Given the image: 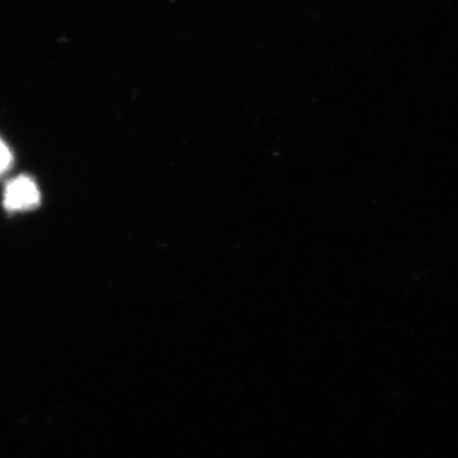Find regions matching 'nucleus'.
<instances>
[{
    "mask_svg": "<svg viewBox=\"0 0 458 458\" xmlns=\"http://www.w3.org/2000/svg\"><path fill=\"white\" fill-rule=\"evenodd\" d=\"M40 204V189L32 177L21 174L5 185L3 205L8 213L31 212Z\"/></svg>",
    "mask_w": 458,
    "mask_h": 458,
    "instance_id": "f257e3e1",
    "label": "nucleus"
},
{
    "mask_svg": "<svg viewBox=\"0 0 458 458\" xmlns=\"http://www.w3.org/2000/svg\"><path fill=\"white\" fill-rule=\"evenodd\" d=\"M12 165H13V153L0 138V179L11 170Z\"/></svg>",
    "mask_w": 458,
    "mask_h": 458,
    "instance_id": "f03ea898",
    "label": "nucleus"
}]
</instances>
